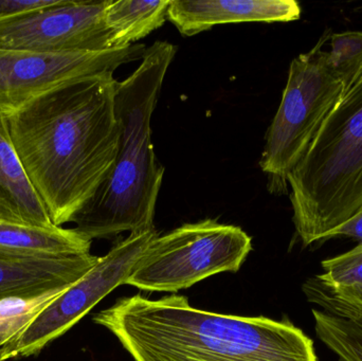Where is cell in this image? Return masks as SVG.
Here are the masks:
<instances>
[{"mask_svg": "<svg viewBox=\"0 0 362 361\" xmlns=\"http://www.w3.org/2000/svg\"><path fill=\"white\" fill-rule=\"evenodd\" d=\"M146 47L74 53H40L0 49V114H12L40 95L70 81L116 71L142 59Z\"/></svg>", "mask_w": 362, "mask_h": 361, "instance_id": "obj_8", "label": "cell"}, {"mask_svg": "<svg viewBox=\"0 0 362 361\" xmlns=\"http://www.w3.org/2000/svg\"><path fill=\"white\" fill-rule=\"evenodd\" d=\"M315 276L325 292L341 307L362 317V245L321 263Z\"/></svg>", "mask_w": 362, "mask_h": 361, "instance_id": "obj_15", "label": "cell"}, {"mask_svg": "<svg viewBox=\"0 0 362 361\" xmlns=\"http://www.w3.org/2000/svg\"><path fill=\"white\" fill-rule=\"evenodd\" d=\"M300 16L295 0H172L168 10V19L185 36L226 23H287Z\"/></svg>", "mask_w": 362, "mask_h": 361, "instance_id": "obj_10", "label": "cell"}, {"mask_svg": "<svg viewBox=\"0 0 362 361\" xmlns=\"http://www.w3.org/2000/svg\"><path fill=\"white\" fill-rule=\"evenodd\" d=\"M336 237H349L358 242V245H362V210L352 220L329 233L325 241Z\"/></svg>", "mask_w": 362, "mask_h": 361, "instance_id": "obj_20", "label": "cell"}, {"mask_svg": "<svg viewBox=\"0 0 362 361\" xmlns=\"http://www.w3.org/2000/svg\"><path fill=\"white\" fill-rule=\"evenodd\" d=\"M99 261L88 254L25 256L0 251V301L30 299L64 290L84 277Z\"/></svg>", "mask_w": 362, "mask_h": 361, "instance_id": "obj_11", "label": "cell"}, {"mask_svg": "<svg viewBox=\"0 0 362 361\" xmlns=\"http://www.w3.org/2000/svg\"><path fill=\"white\" fill-rule=\"evenodd\" d=\"M91 241L76 229L29 226L0 222V251L25 256L90 254Z\"/></svg>", "mask_w": 362, "mask_h": 361, "instance_id": "obj_13", "label": "cell"}, {"mask_svg": "<svg viewBox=\"0 0 362 361\" xmlns=\"http://www.w3.org/2000/svg\"><path fill=\"white\" fill-rule=\"evenodd\" d=\"M172 0H119L106 8L112 49L125 48L165 25Z\"/></svg>", "mask_w": 362, "mask_h": 361, "instance_id": "obj_14", "label": "cell"}, {"mask_svg": "<svg viewBox=\"0 0 362 361\" xmlns=\"http://www.w3.org/2000/svg\"><path fill=\"white\" fill-rule=\"evenodd\" d=\"M158 235L156 229L131 233L117 244L84 277L47 305L14 341L0 348V361L36 355L63 336L115 288L124 284L144 250Z\"/></svg>", "mask_w": 362, "mask_h": 361, "instance_id": "obj_7", "label": "cell"}, {"mask_svg": "<svg viewBox=\"0 0 362 361\" xmlns=\"http://www.w3.org/2000/svg\"><path fill=\"white\" fill-rule=\"evenodd\" d=\"M303 292L308 300L320 307L323 312H327V313L336 316V317L348 320L352 324L355 331L362 337V317L352 313L346 307H341L339 303L336 302L325 292V288L317 281L316 278L312 277L306 280L305 283L303 284Z\"/></svg>", "mask_w": 362, "mask_h": 361, "instance_id": "obj_18", "label": "cell"}, {"mask_svg": "<svg viewBox=\"0 0 362 361\" xmlns=\"http://www.w3.org/2000/svg\"><path fill=\"white\" fill-rule=\"evenodd\" d=\"M293 225L304 246L362 210V74L287 176Z\"/></svg>", "mask_w": 362, "mask_h": 361, "instance_id": "obj_5", "label": "cell"}, {"mask_svg": "<svg viewBox=\"0 0 362 361\" xmlns=\"http://www.w3.org/2000/svg\"><path fill=\"white\" fill-rule=\"evenodd\" d=\"M93 322L135 361H319L314 341L288 319L211 313L180 295L118 299Z\"/></svg>", "mask_w": 362, "mask_h": 361, "instance_id": "obj_2", "label": "cell"}, {"mask_svg": "<svg viewBox=\"0 0 362 361\" xmlns=\"http://www.w3.org/2000/svg\"><path fill=\"white\" fill-rule=\"evenodd\" d=\"M176 50L169 42H155L146 48L139 67L117 82L115 105L120 139L116 159L95 196L71 222L89 241L155 229L165 167L155 155L151 122Z\"/></svg>", "mask_w": 362, "mask_h": 361, "instance_id": "obj_3", "label": "cell"}, {"mask_svg": "<svg viewBox=\"0 0 362 361\" xmlns=\"http://www.w3.org/2000/svg\"><path fill=\"white\" fill-rule=\"evenodd\" d=\"M57 1L59 0H0V23L19 15L48 8Z\"/></svg>", "mask_w": 362, "mask_h": 361, "instance_id": "obj_19", "label": "cell"}, {"mask_svg": "<svg viewBox=\"0 0 362 361\" xmlns=\"http://www.w3.org/2000/svg\"><path fill=\"white\" fill-rule=\"evenodd\" d=\"M65 290H53L35 298H8L0 301V348L14 341Z\"/></svg>", "mask_w": 362, "mask_h": 361, "instance_id": "obj_17", "label": "cell"}, {"mask_svg": "<svg viewBox=\"0 0 362 361\" xmlns=\"http://www.w3.org/2000/svg\"><path fill=\"white\" fill-rule=\"evenodd\" d=\"M318 338L341 361H362V337L344 318L313 309Z\"/></svg>", "mask_w": 362, "mask_h": 361, "instance_id": "obj_16", "label": "cell"}, {"mask_svg": "<svg viewBox=\"0 0 362 361\" xmlns=\"http://www.w3.org/2000/svg\"><path fill=\"white\" fill-rule=\"evenodd\" d=\"M117 82L112 72L70 81L6 116L15 152L55 226L72 222L114 165Z\"/></svg>", "mask_w": 362, "mask_h": 361, "instance_id": "obj_1", "label": "cell"}, {"mask_svg": "<svg viewBox=\"0 0 362 361\" xmlns=\"http://www.w3.org/2000/svg\"><path fill=\"white\" fill-rule=\"evenodd\" d=\"M252 239L240 227L204 220L155 237L124 281L148 292H177L217 273L240 271Z\"/></svg>", "mask_w": 362, "mask_h": 361, "instance_id": "obj_6", "label": "cell"}, {"mask_svg": "<svg viewBox=\"0 0 362 361\" xmlns=\"http://www.w3.org/2000/svg\"><path fill=\"white\" fill-rule=\"evenodd\" d=\"M0 222L55 226L15 152L4 114H0Z\"/></svg>", "mask_w": 362, "mask_h": 361, "instance_id": "obj_12", "label": "cell"}, {"mask_svg": "<svg viewBox=\"0 0 362 361\" xmlns=\"http://www.w3.org/2000/svg\"><path fill=\"white\" fill-rule=\"evenodd\" d=\"M112 0H59L0 23V49L40 53L110 50L105 12Z\"/></svg>", "mask_w": 362, "mask_h": 361, "instance_id": "obj_9", "label": "cell"}, {"mask_svg": "<svg viewBox=\"0 0 362 361\" xmlns=\"http://www.w3.org/2000/svg\"><path fill=\"white\" fill-rule=\"evenodd\" d=\"M361 74V31L327 32L293 59L259 160L270 192L287 193V176Z\"/></svg>", "mask_w": 362, "mask_h": 361, "instance_id": "obj_4", "label": "cell"}]
</instances>
